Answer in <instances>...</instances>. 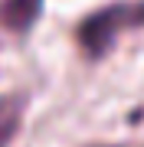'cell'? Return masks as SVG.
<instances>
[{
	"instance_id": "1",
	"label": "cell",
	"mask_w": 144,
	"mask_h": 147,
	"mask_svg": "<svg viewBox=\"0 0 144 147\" xmlns=\"http://www.w3.org/2000/svg\"><path fill=\"white\" fill-rule=\"evenodd\" d=\"M141 23H144V3H115V7H108V10H98V13H92L89 20H82L79 42H82V49L95 59V56H101L115 42V36L121 30L141 26Z\"/></svg>"
},
{
	"instance_id": "2",
	"label": "cell",
	"mask_w": 144,
	"mask_h": 147,
	"mask_svg": "<svg viewBox=\"0 0 144 147\" xmlns=\"http://www.w3.org/2000/svg\"><path fill=\"white\" fill-rule=\"evenodd\" d=\"M43 0H0V26L7 33H26L39 20Z\"/></svg>"
},
{
	"instance_id": "3",
	"label": "cell",
	"mask_w": 144,
	"mask_h": 147,
	"mask_svg": "<svg viewBox=\"0 0 144 147\" xmlns=\"http://www.w3.org/2000/svg\"><path fill=\"white\" fill-rule=\"evenodd\" d=\"M23 108H26L23 95H3L0 98V147H10V141L16 137L20 121H23Z\"/></svg>"
}]
</instances>
